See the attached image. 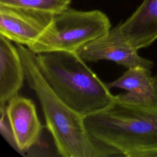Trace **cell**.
Masks as SVG:
<instances>
[{
  "instance_id": "6da1fadb",
  "label": "cell",
  "mask_w": 157,
  "mask_h": 157,
  "mask_svg": "<svg viewBox=\"0 0 157 157\" xmlns=\"http://www.w3.org/2000/svg\"><path fill=\"white\" fill-rule=\"evenodd\" d=\"M24 66L26 80L41 105L46 127L58 154L64 157L121 156L116 149L92 137L85 128L83 117L65 104L52 91L38 67L36 54L16 44Z\"/></svg>"
},
{
  "instance_id": "7a4b0ae2",
  "label": "cell",
  "mask_w": 157,
  "mask_h": 157,
  "mask_svg": "<svg viewBox=\"0 0 157 157\" xmlns=\"http://www.w3.org/2000/svg\"><path fill=\"white\" fill-rule=\"evenodd\" d=\"M89 134L127 157H157V108L118 101L83 117Z\"/></svg>"
},
{
  "instance_id": "3957f363",
  "label": "cell",
  "mask_w": 157,
  "mask_h": 157,
  "mask_svg": "<svg viewBox=\"0 0 157 157\" xmlns=\"http://www.w3.org/2000/svg\"><path fill=\"white\" fill-rule=\"evenodd\" d=\"M40 72L55 94L84 117L99 112L115 100L105 83L76 52L55 51L36 54Z\"/></svg>"
},
{
  "instance_id": "277c9868",
  "label": "cell",
  "mask_w": 157,
  "mask_h": 157,
  "mask_svg": "<svg viewBox=\"0 0 157 157\" xmlns=\"http://www.w3.org/2000/svg\"><path fill=\"white\" fill-rule=\"evenodd\" d=\"M110 29L109 18L102 11H82L69 7L54 15L45 31L27 47L36 54L76 52L85 44L105 35Z\"/></svg>"
},
{
  "instance_id": "5b68a950",
  "label": "cell",
  "mask_w": 157,
  "mask_h": 157,
  "mask_svg": "<svg viewBox=\"0 0 157 157\" xmlns=\"http://www.w3.org/2000/svg\"><path fill=\"white\" fill-rule=\"evenodd\" d=\"M77 54L85 62L112 61L127 69L142 67L151 69L153 63L140 56L138 50L123 37L119 24L104 36L80 48Z\"/></svg>"
},
{
  "instance_id": "8992f818",
  "label": "cell",
  "mask_w": 157,
  "mask_h": 157,
  "mask_svg": "<svg viewBox=\"0 0 157 157\" xmlns=\"http://www.w3.org/2000/svg\"><path fill=\"white\" fill-rule=\"evenodd\" d=\"M53 16L45 12L0 5V35L28 47L45 31Z\"/></svg>"
},
{
  "instance_id": "52a82bcc",
  "label": "cell",
  "mask_w": 157,
  "mask_h": 157,
  "mask_svg": "<svg viewBox=\"0 0 157 157\" xmlns=\"http://www.w3.org/2000/svg\"><path fill=\"white\" fill-rule=\"evenodd\" d=\"M6 112L19 153L24 155L25 151L39 144L43 129L36 105L31 99L18 94L6 104Z\"/></svg>"
},
{
  "instance_id": "ba28073f",
  "label": "cell",
  "mask_w": 157,
  "mask_h": 157,
  "mask_svg": "<svg viewBox=\"0 0 157 157\" xmlns=\"http://www.w3.org/2000/svg\"><path fill=\"white\" fill-rule=\"evenodd\" d=\"M106 85L109 89L119 88L126 91V93L115 96L118 101L157 108V74L151 75L150 69L129 68L121 76Z\"/></svg>"
},
{
  "instance_id": "9c48e42d",
  "label": "cell",
  "mask_w": 157,
  "mask_h": 157,
  "mask_svg": "<svg viewBox=\"0 0 157 157\" xmlns=\"http://www.w3.org/2000/svg\"><path fill=\"white\" fill-rule=\"evenodd\" d=\"M119 26L124 39L138 50L150 46L157 39V0H143Z\"/></svg>"
},
{
  "instance_id": "30bf717a",
  "label": "cell",
  "mask_w": 157,
  "mask_h": 157,
  "mask_svg": "<svg viewBox=\"0 0 157 157\" xmlns=\"http://www.w3.org/2000/svg\"><path fill=\"white\" fill-rule=\"evenodd\" d=\"M25 79V69L16 45L0 35V105H6L19 94Z\"/></svg>"
},
{
  "instance_id": "8fae6325",
  "label": "cell",
  "mask_w": 157,
  "mask_h": 157,
  "mask_svg": "<svg viewBox=\"0 0 157 157\" xmlns=\"http://www.w3.org/2000/svg\"><path fill=\"white\" fill-rule=\"evenodd\" d=\"M71 2V0H0V5L33 9L55 15L69 7Z\"/></svg>"
},
{
  "instance_id": "7c38bea8",
  "label": "cell",
  "mask_w": 157,
  "mask_h": 157,
  "mask_svg": "<svg viewBox=\"0 0 157 157\" xmlns=\"http://www.w3.org/2000/svg\"><path fill=\"white\" fill-rule=\"evenodd\" d=\"M0 133L4 140L18 153L19 150L17 147L13 133L7 117L6 112V104L0 105Z\"/></svg>"
}]
</instances>
